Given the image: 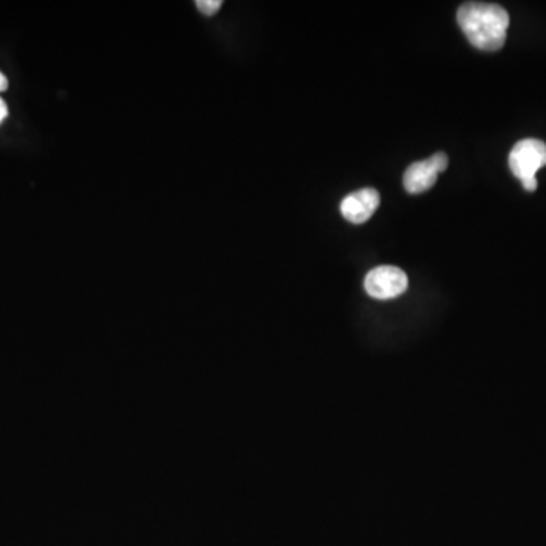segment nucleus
Returning <instances> with one entry per match:
<instances>
[{
	"instance_id": "0eeeda50",
	"label": "nucleus",
	"mask_w": 546,
	"mask_h": 546,
	"mask_svg": "<svg viewBox=\"0 0 546 546\" xmlns=\"http://www.w3.org/2000/svg\"><path fill=\"white\" fill-rule=\"evenodd\" d=\"M8 117V107L4 99L0 98V123L4 122Z\"/></svg>"
},
{
	"instance_id": "f03ea898",
	"label": "nucleus",
	"mask_w": 546,
	"mask_h": 546,
	"mask_svg": "<svg viewBox=\"0 0 546 546\" xmlns=\"http://www.w3.org/2000/svg\"><path fill=\"white\" fill-rule=\"evenodd\" d=\"M509 166L527 192H536L537 172L546 166L545 143L537 139H525L516 143L509 155Z\"/></svg>"
},
{
	"instance_id": "7ed1b4c3",
	"label": "nucleus",
	"mask_w": 546,
	"mask_h": 546,
	"mask_svg": "<svg viewBox=\"0 0 546 546\" xmlns=\"http://www.w3.org/2000/svg\"><path fill=\"white\" fill-rule=\"evenodd\" d=\"M408 278L404 270L395 266H380L372 269L364 280V289L372 298L393 299L407 290Z\"/></svg>"
},
{
	"instance_id": "20e7f679",
	"label": "nucleus",
	"mask_w": 546,
	"mask_h": 546,
	"mask_svg": "<svg viewBox=\"0 0 546 546\" xmlns=\"http://www.w3.org/2000/svg\"><path fill=\"white\" fill-rule=\"evenodd\" d=\"M448 163V157L443 152H437L428 160L413 163L404 173L405 190L412 195L427 192L436 184L439 173L446 170Z\"/></svg>"
},
{
	"instance_id": "6e6552de",
	"label": "nucleus",
	"mask_w": 546,
	"mask_h": 546,
	"mask_svg": "<svg viewBox=\"0 0 546 546\" xmlns=\"http://www.w3.org/2000/svg\"><path fill=\"white\" fill-rule=\"evenodd\" d=\"M8 85H10V82H8L7 76L0 72V93H2V91H7Z\"/></svg>"
},
{
	"instance_id": "f257e3e1",
	"label": "nucleus",
	"mask_w": 546,
	"mask_h": 546,
	"mask_svg": "<svg viewBox=\"0 0 546 546\" xmlns=\"http://www.w3.org/2000/svg\"><path fill=\"white\" fill-rule=\"evenodd\" d=\"M457 20L469 43L480 51L496 52L506 43L510 17L499 5L469 2L460 7Z\"/></svg>"
},
{
	"instance_id": "423d86ee",
	"label": "nucleus",
	"mask_w": 546,
	"mask_h": 546,
	"mask_svg": "<svg viewBox=\"0 0 546 546\" xmlns=\"http://www.w3.org/2000/svg\"><path fill=\"white\" fill-rule=\"evenodd\" d=\"M195 5L204 16L211 17L219 13L222 0H196Z\"/></svg>"
},
{
	"instance_id": "39448f33",
	"label": "nucleus",
	"mask_w": 546,
	"mask_h": 546,
	"mask_svg": "<svg viewBox=\"0 0 546 546\" xmlns=\"http://www.w3.org/2000/svg\"><path fill=\"white\" fill-rule=\"evenodd\" d=\"M380 207V193L375 189H361L346 196L340 205V213L354 225L368 222Z\"/></svg>"
}]
</instances>
